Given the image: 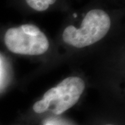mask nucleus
Returning <instances> with one entry per match:
<instances>
[{"mask_svg": "<svg viewBox=\"0 0 125 125\" xmlns=\"http://www.w3.org/2000/svg\"><path fill=\"white\" fill-rule=\"evenodd\" d=\"M84 89L85 83L81 78L67 77L47 90L42 99L35 103L33 109L37 113L51 110L54 114L61 115L76 104Z\"/></svg>", "mask_w": 125, "mask_h": 125, "instance_id": "nucleus-2", "label": "nucleus"}, {"mask_svg": "<svg viewBox=\"0 0 125 125\" xmlns=\"http://www.w3.org/2000/svg\"><path fill=\"white\" fill-rule=\"evenodd\" d=\"M45 125H66L62 121L57 120H49L45 122Z\"/></svg>", "mask_w": 125, "mask_h": 125, "instance_id": "nucleus-5", "label": "nucleus"}, {"mask_svg": "<svg viewBox=\"0 0 125 125\" xmlns=\"http://www.w3.org/2000/svg\"><path fill=\"white\" fill-rule=\"evenodd\" d=\"M4 42L11 52L29 56L45 54L49 47L46 36L38 27L31 24L8 29L5 33Z\"/></svg>", "mask_w": 125, "mask_h": 125, "instance_id": "nucleus-3", "label": "nucleus"}, {"mask_svg": "<svg viewBox=\"0 0 125 125\" xmlns=\"http://www.w3.org/2000/svg\"><path fill=\"white\" fill-rule=\"evenodd\" d=\"M111 24L110 17L105 11L91 10L83 18L80 28L71 25L65 29L62 39L68 45L83 48L102 39L109 31Z\"/></svg>", "mask_w": 125, "mask_h": 125, "instance_id": "nucleus-1", "label": "nucleus"}, {"mask_svg": "<svg viewBox=\"0 0 125 125\" xmlns=\"http://www.w3.org/2000/svg\"></svg>", "mask_w": 125, "mask_h": 125, "instance_id": "nucleus-7", "label": "nucleus"}, {"mask_svg": "<svg viewBox=\"0 0 125 125\" xmlns=\"http://www.w3.org/2000/svg\"><path fill=\"white\" fill-rule=\"evenodd\" d=\"M56 0H26L27 4L37 11H44L50 5L54 4Z\"/></svg>", "mask_w": 125, "mask_h": 125, "instance_id": "nucleus-4", "label": "nucleus"}, {"mask_svg": "<svg viewBox=\"0 0 125 125\" xmlns=\"http://www.w3.org/2000/svg\"><path fill=\"white\" fill-rule=\"evenodd\" d=\"M74 18H76V14H74Z\"/></svg>", "mask_w": 125, "mask_h": 125, "instance_id": "nucleus-6", "label": "nucleus"}]
</instances>
